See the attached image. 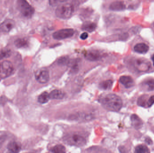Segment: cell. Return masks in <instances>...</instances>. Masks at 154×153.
<instances>
[{
    "mask_svg": "<svg viewBox=\"0 0 154 153\" xmlns=\"http://www.w3.org/2000/svg\"><path fill=\"white\" fill-rule=\"evenodd\" d=\"M68 0H49V3L50 5L52 6H55L59 4L65 2Z\"/></svg>",
    "mask_w": 154,
    "mask_h": 153,
    "instance_id": "d4e9b609",
    "label": "cell"
},
{
    "mask_svg": "<svg viewBox=\"0 0 154 153\" xmlns=\"http://www.w3.org/2000/svg\"><path fill=\"white\" fill-rule=\"evenodd\" d=\"M113 83V81L111 80H106V81L102 82L100 84V87L102 90H109L112 87Z\"/></svg>",
    "mask_w": 154,
    "mask_h": 153,
    "instance_id": "44dd1931",
    "label": "cell"
},
{
    "mask_svg": "<svg viewBox=\"0 0 154 153\" xmlns=\"http://www.w3.org/2000/svg\"><path fill=\"white\" fill-rule=\"evenodd\" d=\"M49 96L50 99H62L64 98V94L61 91L55 90L50 93Z\"/></svg>",
    "mask_w": 154,
    "mask_h": 153,
    "instance_id": "2e32d148",
    "label": "cell"
},
{
    "mask_svg": "<svg viewBox=\"0 0 154 153\" xmlns=\"http://www.w3.org/2000/svg\"><path fill=\"white\" fill-rule=\"evenodd\" d=\"M74 12V8L70 4H60L57 7L56 14L58 18L61 19H68L72 16Z\"/></svg>",
    "mask_w": 154,
    "mask_h": 153,
    "instance_id": "7a4b0ae2",
    "label": "cell"
},
{
    "mask_svg": "<svg viewBox=\"0 0 154 153\" xmlns=\"http://www.w3.org/2000/svg\"><path fill=\"white\" fill-rule=\"evenodd\" d=\"M15 25L14 21L11 19L5 20L0 24V32L8 33L11 31Z\"/></svg>",
    "mask_w": 154,
    "mask_h": 153,
    "instance_id": "ba28073f",
    "label": "cell"
},
{
    "mask_svg": "<svg viewBox=\"0 0 154 153\" xmlns=\"http://www.w3.org/2000/svg\"><path fill=\"white\" fill-rule=\"evenodd\" d=\"M145 84V85L147 86L148 90H154V79H149L146 81Z\"/></svg>",
    "mask_w": 154,
    "mask_h": 153,
    "instance_id": "cb8c5ba5",
    "label": "cell"
},
{
    "mask_svg": "<svg viewBox=\"0 0 154 153\" xmlns=\"http://www.w3.org/2000/svg\"><path fill=\"white\" fill-rule=\"evenodd\" d=\"M88 33L85 32H83L80 35V37L81 39L82 40H85L88 38Z\"/></svg>",
    "mask_w": 154,
    "mask_h": 153,
    "instance_id": "f1b7e54d",
    "label": "cell"
},
{
    "mask_svg": "<svg viewBox=\"0 0 154 153\" xmlns=\"http://www.w3.org/2000/svg\"><path fill=\"white\" fill-rule=\"evenodd\" d=\"M75 31L73 29L66 28L57 31L52 35L53 38L57 40H62L73 37Z\"/></svg>",
    "mask_w": 154,
    "mask_h": 153,
    "instance_id": "8992f818",
    "label": "cell"
},
{
    "mask_svg": "<svg viewBox=\"0 0 154 153\" xmlns=\"http://www.w3.org/2000/svg\"><path fill=\"white\" fill-rule=\"evenodd\" d=\"M119 82L126 88H131L134 84L133 78L131 76L126 75L121 76L119 78Z\"/></svg>",
    "mask_w": 154,
    "mask_h": 153,
    "instance_id": "30bf717a",
    "label": "cell"
},
{
    "mask_svg": "<svg viewBox=\"0 0 154 153\" xmlns=\"http://www.w3.org/2000/svg\"><path fill=\"white\" fill-rule=\"evenodd\" d=\"M152 60L153 63V65L154 66V54L152 57Z\"/></svg>",
    "mask_w": 154,
    "mask_h": 153,
    "instance_id": "4dcf8cb0",
    "label": "cell"
},
{
    "mask_svg": "<svg viewBox=\"0 0 154 153\" xmlns=\"http://www.w3.org/2000/svg\"><path fill=\"white\" fill-rule=\"evenodd\" d=\"M87 59L90 61H95L99 60L101 57V55L98 51L92 50L88 52L86 55Z\"/></svg>",
    "mask_w": 154,
    "mask_h": 153,
    "instance_id": "7c38bea8",
    "label": "cell"
},
{
    "mask_svg": "<svg viewBox=\"0 0 154 153\" xmlns=\"http://www.w3.org/2000/svg\"><path fill=\"white\" fill-rule=\"evenodd\" d=\"M146 96H143L138 99L137 103H138L139 106L144 107V106H146Z\"/></svg>",
    "mask_w": 154,
    "mask_h": 153,
    "instance_id": "484cf974",
    "label": "cell"
},
{
    "mask_svg": "<svg viewBox=\"0 0 154 153\" xmlns=\"http://www.w3.org/2000/svg\"><path fill=\"white\" fill-rule=\"evenodd\" d=\"M109 9L115 11H121L124 10L126 8L125 5L124 3L119 1H114L109 5Z\"/></svg>",
    "mask_w": 154,
    "mask_h": 153,
    "instance_id": "8fae6325",
    "label": "cell"
},
{
    "mask_svg": "<svg viewBox=\"0 0 154 153\" xmlns=\"http://www.w3.org/2000/svg\"><path fill=\"white\" fill-rule=\"evenodd\" d=\"M11 51L10 49L4 48L0 49V60L11 56Z\"/></svg>",
    "mask_w": 154,
    "mask_h": 153,
    "instance_id": "ffe728a7",
    "label": "cell"
},
{
    "mask_svg": "<svg viewBox=\"0 0 154 153\" xmlns=\"http://www.w3.org/2000/svg\"><path fill=\"white\" fill-rule=\"evenodd\" d=\"M51 152L56 153H65L66 152V148L62 145H57L51 149Z\"/></svg>",
    "mask_w": 154,
    "mask_h": 153,
    "instance_id": "7402d4cb",
    "label": "cell"
},
{
    "mask_svg": "<svg viewBox=\"0 0 154 153\" xmlns=\"http://www.w3.org/2000/svg\"><path fill=\"white\" fill-rule=\"evenodd\" d=\"M69 62L68 57H60L58 61V63L60 65H64L67 64Z\"/></svg>",
    "mask_w": 154,
    "mask_h": 153,
    "instance_id": "4316f807",
    "label": "cell"
},
{
    "mask_svg": "<svg viewBox=\"0 0 154 153\" xmlns=\"http://www.w3.org/2000/svg\"><path fill=\"white\" fill-rule=\"evenodd\" d=\"M7 149L11 152L18 153L21 149L20 144L15 141L10 142L7 146Z\"/></svg>",
    "mask_w": 154,
    "mask_h": 153,
    "instance_id": "4fadbf2b",
    "label": "cell"
},
{
    "mask_svg": "<svg viewBox=\"0 0 154 153\" xmlns=\"http://www.w3.org/2000/svg\"><path fill=\"white\" fill-rule=\"evenodd\" d=\"M35 79L37 81L41 84L47 83L49 80V71L45 68L39 69L36 72L35 75Z\"/></svg>",
    "mask_w": 154,
    "mask_h": 153,
    "instance_id": "52a82bcc",
    "label": "cell"
},
{
    "mask_svg": "<svg viewBox=\"0 0 154 153\" xmlns=\"http://www.w3.org/2000/svg\"><path fill=\"white\" fill-rule=\"evenodd\" d=\"M50 99L49 94L46 92H44L38 97V102L41 104H44L48 102Z\"/></svg>",
    "mask_w": 154,
    "mask_h": 153,
    "instance_id": "ac0fdd59",
    "label": "cell"
},
{
    "mask_svg": "<svg viewBox=\"0 0 154 153\" xmlns=\"http://www.w3.org/2000/svg\"><path fill=\"white\" fill-rule=\"evenodd\" d=\"M154 104V95L152 96L148 99V101L147 102V106L148 107H151Z\"/></svg>",
    "mask_w": 154,
    "mask_h": 153,
    "instance_id": "83f0119b",
    "label": "cell"
},
{
    "mask_svg": "<svg viewBox=\"0 0 154 153\" xmlns=\"http://www.w3.org/2000/svg\"><path fill=\"white\" fill-rule=\"evenodd\" d=\"M97 28V25L94 22H85L82 24V30L88 31L89 32H92L96 30Z\"/></svg>",
    "mask_w": 154,
    "mask_h": 153,
    "instance_id": "9a60e30c",
    "label": "cell"
},
{
    "mask_svg": "<svg viewBox=\"0 0 154 153\" xmlns=\"http://www.w3.org/2000/svg\"><path fill=\"white\" fill-rule=\"evenodd\" d=\"M135 152L137 153H147L150 152L149 149L144 145L138 146L135 148Z\"/></svg>",
    "mask_w": 154,
    "mask_h": 153,
    "instance_id": "603a6c76",
    "label": "cell"
},
{
    "mask_svg": "<svg viewBox=\"0 0 154 153\" xmlns=\"http://www.w3.org/2000/svg\"><path fill=\"white\" fill-rule=\"evenodd\" d=\"M13 70V65L10 61H4L0 63V78L5 79L9 77Z\"/></svg>",
    "mask_w": 154,
    "mask_h": 153,
    "instance_id": "277c9868",
    "label": "cell"
},
{
    "mask_svg": "<svg viewBox=\"0 0 154 153\" xmlns=\"http://www.w3.org/2000/svg\"><path fill=\"white\" fill-rule=\"evenodd\" d=\"M5 138L3 137H0V148L2 147Z\"/></svg>",
    "mask_w": 154,
    "mask_h": 153,
    "instance_id": "f546056e",
    "label": "cell"
},
{
    "mask_svg": "<svg viewBox=\"0 0 154 153\" xmlns=\"http://www.w3.org/2000/svg\"><path fill=\"white\" fill-rule=\"evenodd\" d=\"M149 49V46L145 43H139L137 44L134 47V49L135 52L142 54L147 53Z\"/></svg>",
    "mask_w": 154,
    "mask_h": 153,
    "instance_id": "5bb4252c",
    "label": "cell"
},
{
    "mask_svg": "<svg viewBox=\"0 0 154 153\" xmlns=\"http://www.w3.org/2000/svg\"><path fill=\"white\" fill-rule=\"evenodd\" d=\"M66 143L76 146H83L86 143L85 138L78 134H73L67 137L65 139Z\"/></svg>",
    "mask_w": 154,
    "mask_h": 153,
    "instance_id": "5b68a950",
    "label": "cell"
},
{
    "mask_svg": "<svg viewBox=\"0 0 154 153\" xmlns=\"http://www.w3.org/2000/svg\"><path fill=\"white\" fill-rule=\"evenodd\" d=\"M100 102L104 107L110 111H119L123 105L121 98L114 94H106L100 99Z\"/></svg>",
    "mask_w": 154,
    "mask_h": 153,
    "instance_id": "6da1fadb",
    "label": "cell"
},
{
    "mask_svg": "<svg viewBox=\"0 0 154 153\" xmlns=\"http://www.w3.org/2000/svg\"><path fill=\"white\" fill-rule=\"evenodd\" d=\"M135 66L140 71H146L150 69L151 64L148 61L142 59H137L135 62Z\"/></svg>",
    "mask_w": 154,
    "mask_h": 153,
    "instance_id": "9c48e42d",
    "label": "cell"
},
{
    "mask_svg": "<svg viewBox=\"0 0 154 153\" xmlns=\"http://www.w3.org/2000/svg\"><path fill=\"white\" fill-rule=\"evenodd\" d=\"M17 8L25 18L29 19L34 14L35 10L26 0H17Z\"/></svg>",
    "mask_w": 154,
    "mask_h": 153,
    "instance_id": "3957f363",
    "label": "cell"
},
{
    "mask_svg": "<svg viewBox=\"0 0 154 153\" xmlns=\"http://www.w3.org/2000/svg\"><path fill=\"white\" fill-rule=\"evenodd\" d=\"M131 121L132 125L136 128H139L142 125V120L136 115H132L131 117Z\"/></svg>",
    "mask_w": 154,
    "mask_h": 153,
    "instance_id": "e0dca14e",
    "label": "cell"
},
{
    "mask_svg": "<svg viewBox=\"0 0 154 153\" xmlns=\"http://www.w3.org/2000/svg\"><path fill=\"white\" fill-rule=\"evenodd\" d=\"M14 44L16 47L20 48L27 46L28 42V40L25 38H19L16 40L14 41Z\"/></svg>",
    "mask_w": 154,
    "mask_h": 153,
    "instance_id": "d6986e66",
    "label": "cell"
}]
</instances>
